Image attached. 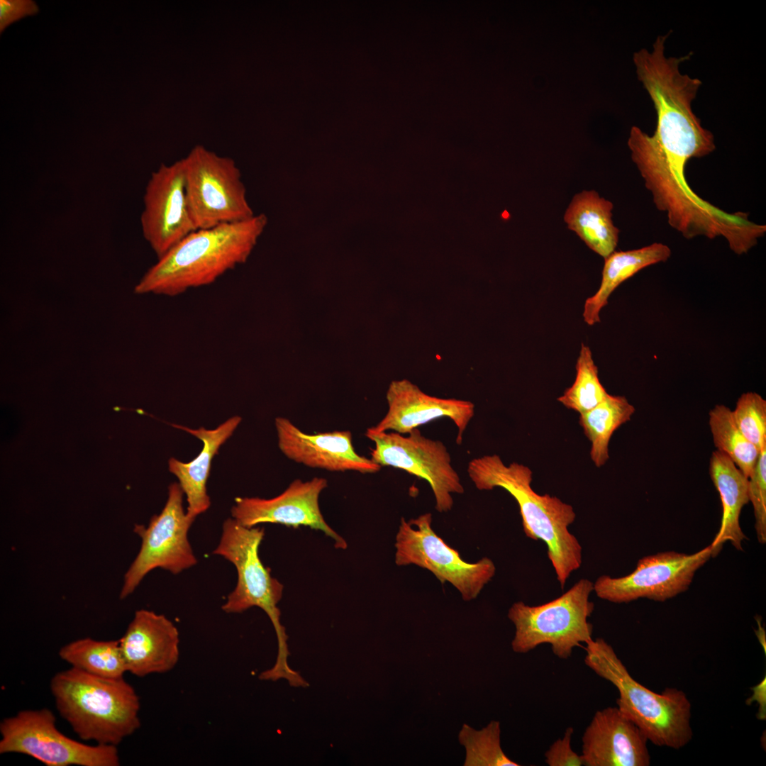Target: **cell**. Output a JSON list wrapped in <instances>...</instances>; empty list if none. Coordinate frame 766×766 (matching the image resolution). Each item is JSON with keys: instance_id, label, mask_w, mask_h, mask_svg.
I'll return each mask as SVG.
<instances>
[{"instance_id": "6da1fadb", "label": "cell", "mask_w": 766, "mask_h": 766, "mask_svg": "<svg viewBox=\"0 0 766 766\" xmlns=\"http://www.w3.org/2000/svg\"><path fill=\"white\" fill-rule=\"evenodd\" d=\"M267 223L260 214L192 232L145 273L135 293L174 296L215 282L247 260Z\"/></svg>"}, {"instance_id": "7a4b0ae2", "label": "cell", "mask_w": 766, "mask_h": 766, "mask_svg": "<svg viewBox=\"0 0 766 766\" xmlns=\"http://www.w3.org/2000/svg\"><path fill=\"white\" fill-rule=\"evenodd\" d=\"M469 477L481 491L500 487L516 501L524 533L543 540L561 588L571 573L579 568L582 550L568 529L576 518L573 507L550 494H539L531 487L532 471L522 464L504 463L496 454L474 458L467 465Z\"/></svg>"}, {"instance_id": "3957f363", "label": "cell", "mask_w": 766, "mask_h": 766, "mask_svg": "<svg viewBox=\"0 0 766 766\" xmlns=\"http://www.w3.org/2000/svg\"><path fill=\"white\" fill-rule=\"evenodd\" d=\"M56 708L83 740L117 746L140 726V699L123 677L106 678L70 667L50 681Z\"/></svg>"}, {"instance_id": "277c9868", "label": "cell", "mask_w": 766, "mask_h": 766, "mask_svg": "<svg viewBox=\"0 0 766 766\" xmlns=\"http://www.w3.org/2000/svg\"><path fill=\"white\" fill-rule=\"evenodd\" d=\"M584 663L618 692L617 707L659 747L679 750L692 739V704L687 694L672 687L655 692L637 682L614 648L603 638L586 643Z\"/></svg>"}, {"instance_id": "5b68a950", "label": "cell", "mask_w": 766, "mask_h": 766, "mask_svg": "<svg viewBox=\"0 0 766 766\" xmlns=\"http://www.w3.org/2000/svg\"><path fill=\"white\" fill-rule=\"evenodd\" d=\"M264 536L263 528L246 527L233 518L224 521L219 543L213 554L223 557L235 566L238 579L222 609L227 614H239L252 606L262 609L275 630L278 650L274 665L262 672L260 679H285L293 687H305L307 682L288 665L287 635L280 623L281 612L277 606L284 586L271 575L270 569L263 565L259 556Z\"/></svg>"}, {"instance_id": "8992f818", "label": "cell", "mask_w": 766, "mask_h": 766, "mask_svg": "<svg viewBox=\"0 0 766 766\" xmlns=\"http://www.w3.org/2000/svg\"><path fill=\"white\" fill-rule=\"evenodd\" d=\"M594 584L587 579L576 582L560 596L538 606L515 602L508 617L515 626L512 650L526 653L549 644L553 654L569 658L574 648L592 639L593 626L588 621L594 604L589 598Z\"/></svg>"}, {"instance_id": "52a82bcc", "label": "cell", "mask_w": 766, "mask_h": 766, "mask_svg": "<svg viewBox=\"0 0 766 766\" xmlns=\"http://www.w3.org/2000/svg\"><path fill=\"white\" fill-rule=\"evenodd\" d=\"M182 160L187 209L196 230L255 216L247 201L240 170L232 158L196 145Z\"/></svg>"}, {"instance_id": "ba28073f", "label": "cell", "mask_w": 766, "mask_h": 766, "mask_svg": "<svg viewBox=\"0 0 766 766\" xmlns=\"http://www.w3.org/2000/svg\"><path fill=\"white\" fill-rule=\"evenodd\" d=\"M0 753H21L48 766H118L117 746L90 745L72 739L56 726L48 709L24 710L0 723Z\"/></svg>"}, {"instance_id": "9c48e42d", "label": "cell", "mask_w": 766, "mask_h": 766, "mask_svg": "<svg viewBox=\"0 0 766 766\" xmlns=\"http://www.w3.org/2000/svg\"><path fill=\"white\" fill-rule=\"evenodd\" d=\"M432 514L426 513L409 521L401 518L395 541V563L415 565L428 570L442 583L449 582L465 601L476 599L496 572L494 562L483 557L473 563L462 560L432 528Z\"/></svg>"}, {"instance_id": "30bf717a", "label": "cell", "mask_w": 766, "mask_h": 766, "mask_svg": "<svg viewBox=\"0 0 766 766\" xmlns=\"http://www.w3.org/2000/svg\"><path fill=\"white\" fill-rule=\"evenodd\" d=\"M183 494L179 483L170 484L162 511L152 517L148 526H135L133 531L141 538V545L123 577L121 599L131 594L154 569L177 574L197 563L188 540L194 519L184 510Z\"/></svg>"}, {"instance_id": "8fae6325", "label": "cell", "mask_w": 766, "mask_h": 766, "mask_svg": "<svg viewBox=\"0 0 766 766\" xmlns=\"http://www.w3.org/2000/svg\"><path fill=\"white\" fill-rule=\"evenodd\" d=\"M365 435L374 443L370 453L372 461L381 467L403 470L429 484L438 512L451 510L453 494L464 493L460 476L453 467L450 455L443 442L424 436L418 428L406 436L370 429Z\"/></svg>"}, {"instance_id": "7c38bea8", "label": "cell", "mask_w": 766, "mask_h": 766, "mask_svg": "<svg viewBox=\"0 0 766 766\" xmlns=\"http://www.w3.org/2000/svg\"><path fill=\"white\" fill-rule=\"evenodd\" d=\"M711 557V545L690 555L665 551L645 556L626 576L598 577L594 591L599 598L616 604L640 598L665 601L688 589L696 572Z\"/></svg>"}, {"instance_id": "4fadbf2b", "label": "cell", "mask_w": 766, "mask_h": 766, "mask_svg": "<svg viewBox=\"0 0 766 766\" xmlns=\"http://www.w3.org/2000/svg\"><path fill=\"white\" fill-rule=\"evenodd\" d=\"M140 224L144 238L160 258L196 231L189 216L182 160L161 164L148 182Z\"/></svg>"}, {"instance_id": "5bb4252c", "label": "cell", "mask_w": 766, "mask_h": 766, "mask_svg": "<svg viewBox=\"0 0 766 766\" xmlns=\"http://www.w3.org/2000/svg\"><path fill=\"white\" fill-rule=\"evenodd\" d=\"M323 477L294 480L278 496L271 499L238 497L231 508L232 518L246 527L276 523L298 528L307 526L320 531L334 541L338 549L348 548L346 540L325 521L319 506L321 493L327 487Z\"/></svg>"}, {"instance_id": "9a60e30c", "label": "cell", "mask_w": 766, "mask_h": 766, "mask_svg": "<svg viewBox=\"0 0 766 766\" xmlns=\"http://www.w3.org/2000/svg\"><path fill=\"white\" fill-rule=\"evenodd\" d=\"M386 396L388 411L377 424L368 428L373 432L407 434L419 426L445 417L456 426V442L461 444L463 433L474 415L472 402L428 395L408 379L392 381Z\"/></svg>"}, {"instance_id": "2e32d148", "label": "cell", "mask_w": 766, "mask_h": 766, "mask_svg": "<svg viewBox=\"0 0 766 766\" xmlns=\"http://www.w3.org/2000/svg\"><path fill=\"white\" fill-rule=\"evenodd\" d=\"M274 425L279 448L297 463L331 472L372 474L381 470L371 458L356 453L349 431L308 434L284 417L276 418Z\"/></svg>"}, {"instance_id": "e0dca14e", "label": "cell", "mask_w": 766, "mask_h": 766, "mask_svg": "<svg viewBox=\"0 0 766 766\" xmlns=\"http://www.w3.org/2000/svg\"><path fill=\"white\" fill-rule=\"evenodd\" d=\"M585 766H648V740L617 706L597 711L582 736Z\"/></svg>"}, {"instance_id": "ac0fdd59", "label": "cell", "mask_w": 766, "mask_h": 766, "mask_svg": "<svg viewBox=\"0 0 766 766\" xmlns=\"http://www.w3.org/2000/svg\"><path fill=\"white\" fill-rule=\"evenodd\" d=\"M118 640L127 672L137 677L169 672L178 662L179 631L162 614L136 611Z\"/></svg>"}, {"instance_id": "d6986e66", "label": "cell", "mask_w": 766, "mask_h": 766, "mask_svg": "<svg viewBox=\"0 0 766 766\" xmlns=\"http://www.w3.org/2000/svg\"><path fill=\"white\" fill-rule=\"evenodd\" d=\"M240 421V416H234L215 429H206L204 427L192 429L174 425V427L194 435L204 444L200 453L189 462H183L174 457L168 461L170 472L177 477L178 483L186 495L187 514L194 519L206 511L211 505L206 482L211 461L220 447L232 435Z\"/></svg>"}, {"instance_id": "ffe728a7", "label": "cell", "mask_w": 766, "mask_h": 766, "mask_svg": "<svg viewBox=\"0 0 766 766\" xmlns=\"http://www.w3.org/2000/svg\"><path fill=\"white\" fill-rule=\"evenodd\" d=\"M709 473L722 504L720 529L711 544L712 557H714L728 541L737 550H743L742 544L746 536L740 525V515L743 507L749 502L748 478L725 454L718 450L711 454Z\"/></svg>"}, {"instance_id": "44dd1931", "label": "cell", "mask_w": 766, "mask_h": 766, "mask_svg": "<svg viewBox=\"0 0 766 766\" xmlns=\"http://www.w3.org/2000/svg\"><path fill=\"white\" fill-rule=\"evenodd\" d=\"M613 204L594 190L575 194L564 214L567 228L604 257L616 251L619 229L612 221Z\"/></svg>"}, {"instance_id": "7402d4cb", "label": "cell", "mask_w": 766, "mask_h": 766, "mask_svg": "<svg viewBox=\"0 0 766 766\" xmlns=\"http://www.w3.org/2000/svg\"><path fill=\"white\" fill-rule=\"evenodd\" d=\"M670 255L671 250L667 245L654 243L638 249L615 251L605 258L599 289L586 299L584 305V322L589 326L599 323L600 311L620 284L643 268L667 261Z\"/></svg>"}, {"instance_id": "603a6c76", "label": "cell", "mask_w": 766, "mask_h": 766, "mask_svg": "<svg viewBox=\"0 0 766 766\" xmlns=\"http://www.w3.org/2000/svg\"><path fill=\"white\" fill-rule=\"evenodd\" d=\"M634 406L623 396L609 394L592 409L579 414V423L591 443L590 457L599 467L609 459V445L614 431L631 420Z\"/></svg>"}, {"instance_id": "cb8c5ba5", "label": "cell", "mask_w": 766, "mask_h": 766, "mask_svg": "<svg viewBox=\"0 0 766 766\" xmlns=\"http://www.w3.org/2000/svg\"><path fill=\"white\" fill-rule=\"evenodd\" d=\"M59 656L71 667L99 677L120 678L127 672L119 640L80 638L62 647Z\"/></svg>"}, {"instance_id": "d4e9b609", "label": "cell", "mask_w": 766, "mask_h": 766, "mask_svg": "<svg viewBox=\"0 0 766 766\" xmlns=\"http://www.w3.org/2000/svg\"><path fill=\"white\" fill-rule=\"evenodd\" d=\"M709 427L716 450L725 454L749 478L760 450L750 443L736 426L732 410L723 404L709 411Z\"/></svg>"}, {"instance_id": "484cf974", "label": "cell", "mask_w": 766, "mask_h": 766, "mask_svg": "<svg viewBox=\"0 0 766 766\" xmlns=\"http://www.w3.org/2000/svg\"><path fill=\"white\" fill-rule=\"evenodd\" d=\"M575 368L576 377L573 384L565 390L557 401L580 414L594 408L606 398L609 393L599 380L598 367L592 351L584 343H582Z\"/></svg>"}, {"instance_id": "4316f807", "label": "cell", "mask_w": 766, "mask_h": 766, "mask_svg": "<svg viewBox=\"0 0 766 766\" xmlns=\"http://www.w3.org/2000/svg\"><path fill=\"white\" fill-rule=\"evenodd\" d=\"M500 723L492 721L477 731L467 724L462 725L459 742L466 750L465 766H518L504 753L500 743Z\"/></svg>"}, {"instance_id": "83f0119b", "label": "cell", "mask_w": 766, "mask_h": 766, "mask_svg": "<svg viewBox=\"0 0 766 766\" xmlns=\"http://www.w3.org/2000/svg\"><path fill=\"white\" fill-rule=\"evenodd\" d=\"M733 420L745 438L760 451L766 448V401L748 392L738 398L732 410Z\"/></svg>"}, {"instance_id": "f1b7e54d", "label": "cell", "mask_w": 766, "mask_h": 766, "mask_svg": "<svg viewBox=\"0 0 766 766\" xmlns=\"http://www.w3.org/2000/svg\"><path fill=\"white\" fill-rule=\"evenodd\" d=\"M748 496L753 506L757 540L763 544L766 542V448L760 452L748 478Z\"/></svg>"}, {"instance_id": "f546056e", "label": "cell", "mask_w": 766, "mask_h": 766, "mask_svg": "<svg viewBox=\"0 0 766 766\" xmlns=\"http://www.w3.org/2000/svg\"><path fill=\"white\" fill-rule=\"evenodd\" d=\"M574 730L566 729L562 738L557 739L545 753V762L549 766H582L581 755L575 753L571 746Z\"/></svg>"}, {"instance_id": "4dcf8cb0", "label": "cell", "mask_w": 766, "mask_h": 766, "mask_svg": "<svg viewBox=\"0 0 766 766\" xmlns=\"http://www.w3.org/2000/svg\"><path fill=\"white\" fill-rule=\"evenodd\" d=\"M38 11L37 4L31 0H1V33L11 23L26 16L34 15Z\"/></svg>"}]
</instances>
